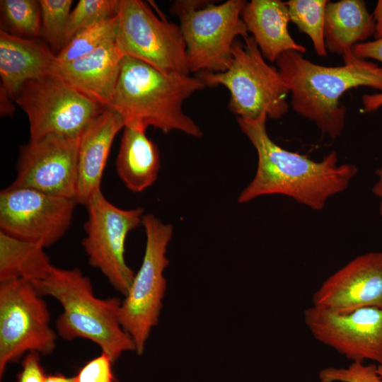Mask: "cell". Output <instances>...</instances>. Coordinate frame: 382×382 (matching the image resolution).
Segmentation results:
<instances>
[{"mask_svg": "<svg viewBox=\"0 0 382 382\" xmlns=\"http://www.w3.org/2000/svg\"><path fill=\"white\" fill-rule=\"evenodd\" d=\"M33 286L41 296H50L61 303L63 311L56 321V330L63 340H89L113 363L122 353L136 352L132 338L120 323L122 300L96 297L91 279L80 269L53 266L49 274Z\"/></svg>", "mask_w": 382, "mask_h": 382, "instance_id": "4", "label": "cell"}, {"mask_svg": "<svg viewBox=\"0 0 382 382\" xmlns=\"http://www.w3.org/2000/svg\"><path fill=\"white\" fill-rule=\"evenodd\" d=\"M146 241L143 260L121 302L120 320L141 355L152 329L157 325L166 289L164 270L168 265V245L173 229L156 216H143Z\"/></svg>", "mask_w": 382, "mask_h": 382, "instance_id": "7", "label": "cell"}, {"mask_svg": "<svg viewBox=\"0 0 382 382\" xmlns=\"http://www.w3.org/2000/svg\"><path fill=\"white\" fill-rule=\"evenodd\" d=\"M244 0H228L219 5L202 1H178L172 7L178 16L190 72H224L233 60V45L248 32L241 18Z\"/></svg>", "mask_w": 382, "mask_h": 382, "instance_id": "6", "label": "cell"}, {"mask_svg": "<svg viewBox=\"0 0 382 382\" xmlns=\"http://www.w3.org/2000/svg\"><path fill=\"white\" fill-rule=\"evenodd\" d=\"M262 112L254 120L237 117L241 131L257 153V166L252 181L238 197L240 204L268 195H283L316 210L324 209L332 196L344 192L357 173L350 163L337 165L332 151L320 161L279 146L269 137Z\"/></svg>", "mask_w": 382, "mask_h": 382, "instance_id": "1", "label": "cell"}, {"mask_svg": "<svg viewBox=\"0 0 382 382\" xmlns=\"http://www.w3.org/2000/svg\"><path fill=\"white\" fill-rule=\"evenodd\" d=\"M57 333L50 326L46 302L33 284L15 279L0 283V378L8 364L30 352L49 355Z\"/></svg>", "mask_w": 382, "mask_h": 382, "instance_id": "10", "label": "cell"}, {"mask_svg": "<svg viewBox=\"0 0 382 382\" xmlns=\"http://www.w3.org/2000/svg\"><path fill=\"white\" fill-rule=\"evenodd\" d=\"M110 357L102 352L97 357L88 361L73 376L74 382H116Z\"/></svg>", "mask_w": 382, "mask_h": 382, "instance_id": "29", "label": "cell"}, {"mask_svg": "<svg viewBox=\"0 0 382 382\" xmlns=\"http://www.w3.org/2000/svg\"><path fill=\"white\" fill-rule=\"evenodd\" d=\"M44 248L0 231V283L23 279L34 284L44 279L53 267Z\"/></svg>", "mask_w": 382, "mask_h": 382, "instance_id": "22", "label": "cell"}, {"mask_svg": "<svg viewBox=\"0 0 382 382\" xmlns=\"http://www.w3.org/2000/svg\"><path fill=\"white\" fill-rule=\"evenodd\" d=\"M118 176L132 192H140L156 180L159 151L146 132L125 127L115 161Z\"/></svg>", "mask_w": 382, "mask_h": 382, "instance_id": "21", "label": "cell"}, {"mask_svg": "<svg viewBox=\"0 0 382 382\" xmlns=\"http://www.w3.org/2000/svg\"><path fill=\"white\" fill-rule=\"evenodd\" d=\"M41 36L57 55L65 46L66 29L71 0H40Z\"/></svg>", "mask_w": 382, "mask_h": 382, "instance_id": "26", "label": "cell"}, {"mask_svg": "<svg viewBox=\"0 0 382 382\" xmlns=\"http://www.w3.org/2000/svg\"><path fill=\"white\" fill-rule=\"evenodd\" d=\"M13 99L28 115L30 141L80 137L106 109L51 74L28 81Z\"/></svg>", "mask_w": 382, "mask_h": 382, "instance_id": "8", "label": "cell"}, {"mask_svg": "<svg viewBox=\"0 0 382 382\" xmlns=\"http://www.w3.org/2000/svg\"><path fill=\"white\" fill-rule=\"evenodd\" d=\"M117 21L116 45L123 57L139 59L166 75H189L180 25L158 18L141 0H119Z\"/></svg>", "mask_w": 382, "mask_h": 382, "instance_id": "9", "label": "cell"}, {"mask_svg": "<svg viewBox=\"0 0 382 382\" xmlns=\"http://www.w3.org/2000/svg\"><path fill=\"white\" fill-rule=\"evenodd\" d=\"M362 104L363 110L366 112L377 110L382 106V93L364 95Z\"/></svg>", "mask_w": 382, "mask_h": 382, "instance_id": "32", "label": "cell"}, {"mask_svg": "<svg viewBox=\"0 0 382 382\" xmlns=\"http://www.w3.org/2000/svg\"><path fill=\"white\" fill-rule=\"evenodd\" d=\"M303 318L316 340L352 362L371 360L382 365V308L335 313L311 306L304 311Z\"/></svg>", "mask_w": 382, "mask_h": 382, "instance_id": "13", "label": "cell"}, {"mask_svg": "<svg viewBox=\"0 0 382 382\" xmlns=\"http://www.w3.org/2000/svg\"><path fill=\"white\" fill-rule=\"evenodd\" d=\"M1 115H11L13 113L14 107L11 102L10 98L4 91L1 90Z\"/></svg>", "mask_w": 382, "mask_h": 382, "instance_id": "35", "label": "cell"}, {"mask_svg": "<svg viewBox=\"0 0 382 382\" xmlns=\"http://www.w3.org/2000/svg\"><path fill=\"white\" fill-rule=\"evenodd\" d=\"M205 87L199 77L166 75L124 57L109 109L120 116L125 127L146 132L151 126L165 134L176 130L201 137V129L183 112L182 105Z\"/></svg>", "mask_w": 382, "mask_h": 382, "instance_id": "3", "label": "cell"}, {"mask_svg": "<svg viewBox=\"0 0 382 382\" xmlns=\"http://www.w3.org/2000/svg\"><path fill=\"white\" fill-rule=\"evenodd\" d=\"M319 382H382L374 364L352 362L347 368L327 367L319 373Z\"/></svg>", "mask_w": 382, "mask_h": 382, "instance_id": "28", "label": "cell"}, {"mask_svg": "<svg viewBox=\"0 0 382 382\" xmlns=\"http://www.w3.org/2000/svg\"><path fill=\"white\" fill-rule=\"evenodd\" d=\"M312 303L335 313L382 308V252L360 255L335 272L313 293Z\"/></svg>", "mask_w": 382, "mask_h": 382, "instance_id": "15", "label": "cell"}, {"mask_svg": "<svg viewBox=\"0 0 382 382\" xmlns=\"http://www.w3.org/2000/svg\"><path fill=\"white\" fill-rule=\"evenodd\" d=\"M377 371H378V374H379V376H381L382 379V365L377 366Z\"/></svg>", "mask_w": 382, "mask_h": 382, "instance_id": "37", "label": "cell"}, {"mask_svg": "<svg viewBox=\"0 0 382 382\" xmlns=\"http://www.w3.org/2000/svg\"><path fill=\"white\" fill-rule=\"evenodd\" d=\"M241 16L262 56L270 62H276L287 51L306 52V47L296 43L289 33L290 18L285 2L252 0L246 2Z\"/></svg>", "mask_w": 382, "mask_h": 382, "instance_id": "19", "label": "cell"}, {"mask_svg": "<svg viewBox=\"0 0 382 382\" xmlns=\"http://www.w3.org/2000/svg\"><path fill=\"white\" fill-rule=\"evenodd\" d=\"M342 57L345 64L340 66L313 63L296 51L285 52L276 60L291 94L292 109L332 139L345 127L347 109L340 99L346 91L366 86L382 93V66L356 57L352 49Z\"/></svg>", "mask_w": 382, "mask_h": 382, "instance_id": "2", "label": "cell"}, {"mask_svg": "<svg viewBox=\"0 0 382 382\" xmlns=\"http://www.w3.org/2000/svg\"><path fill=\"white\" fill-rule=\"evenodd\" d=\"M198 77L206 86L226 87L230 93L228 108L238 117L254 120L265 112L271 119H279L288 112V86L278 69L265 62L253 37L244 42L235 40L227 70L202 71Z\"/></svg>", "mask_w": 382, "mask_h": 382, "instance_id": "5", "label": "cell"}, {"mask_svg": "<svg viewBox=\"0 0 382 382\" xmlns=\"http://www.w3.org/2000/svg\"><path fill=\"white\" fill-rule=\"evenodd\" d=\"M352 51L360 59H373L382 63V37L373 41L359 42L352 47Z\"/></svg>", "mask_w": 382, "mask_h": 382, "instance_id": "31", "label": "cell"}, {"mask_svg": "<svg viewBox=\"0 0 382 382\" xmlns=\"http://www.w3.org/2000/svg\"><path fill=\"white\" fill-rule=\"evenodd\" d=\"M123 57L114 41L69 62L55 61L50 74L102 107L109 108Z\"/></svg>", "mask_w": 382, "mask_h": 382, "instance_id": "16", "label": "cell"}, {"mask_svg": "<svg viewBox=\"0 0 382 382\" xmlns=\"http://www.w3.org/2000/svg\"><path fill=\"white\" fill-rule=\"evenodd\" d=\"M45 382H74V377H67L62 374L47 375Z\"/></svg>", "mask_w": 382, "mask_h": 382, "instance_id": "36", "label": "cell"}, {"mask_svg": "<svg viewBox=\"0 0 382 382\" xmlns=\"http://www.w3.org/2000/svg\"><path fill=\"white\" fill-rule=\"evenodd\" d=\"M76 204L74 199L9 186L0 193V231L43 248L51 246L69 229Z\"/></svg>", "mask_w": 382, "mask_h": 382, "instance_id": "12", "label": "cell"}, {"mask_svg": "<svg viewBox=\"0 0 382 382\" xmlns=\"http://www.w3.org/2000/svg\"><path fill=\"white\" fill-rule=\"evenodd\" d=\"M46 376L40 363V354L30 352L23 357L16 382H45Z\"/></svg>", "mask_w": 382, "mask_h": 382, "instance_id": "30", "label": "cell"}, {"mask_svg": "<svg viewBox=\"0 0 382 382\" xmlns=\"http://www.w3.org/2000/svg\"><path fill=\"white\" fill-rule=\"evenodd\" d=\"M372 15L375 21L374 37L376 39H378L382 37V0L377 1Z\"/></svg>", "mask_w": 382, "mask_h": 382, "instance_id": "33", "label": "cell"}, {"mask_svg": "<svg viewBox=\"0 0 382 382\" xmlns=\"http://www.w3.org/2000/svg\"><path fill=\"white\" fill-rule=\"evenodd\" d=\"M125 128L120 116L106 108L85 129L80 137L78 178L75 200L86 205L100 189L101 180L115 136Z\"/></svg>", "mask_w": 382, "mask_h": 382, "instance_id": "17", "label": "cell"}, {"mask_svg": "<svg viewBox=\"0 0 382 382\" xmlns=\"http://www.w3.org/2000/svg\"><path fill=\"white\" fill-rule=\"evenodd\" d=\"M86 207L88 216L81 243L88 263L125 296L136 274L125 261V241L132 230L142 224L144 209L119 208L106 199L101 190Z\"/></svg>", "mask_w": 382, "mask_h": 382, "instance_id": "11", "label": "cell"}, {"mask_svg": "<svg viewBox=\"0 0 382 382\" xmlns=\"http://www.w3.org/2000/svg\"><path fill=\"white\" fill-rule=\"evenodd\" d=\"M118 7L119 0H80L69 16L66 45L81 30L117 16Z\"/></svg>", "mask_w": 382, "mask_h": 382, "instance_id": "27", "label": "cell"}, {"mask_svg": "<svg viewBox=\"0 0 382 382\" xmlns=\"http://www.w3.org/2000/svg\"><path fill=\"white\" fill-rule=\"evenodd\" d=\"M56 59L49 47L36 40L1 30L0 90L13 99L25 82L50 74Z\"/></svg>", "mask_w": 382, "mask_h": 382, "instance_id": "18", "label": "cell"}, {"mask_svg": "<svg viewBox=\"0 0 382 382\" xmlns=\"http://www.w3.org/2000/svg\"><path fill=\"white\" fill-rule=\"evenodd\" d=\"M1 30L21 37L41 36L40 0H1Z\"/></svg>", "mask_w": 382, "mask_h": 382, "instance_id": "23", "label": "cell"}, {"mask_svg": "<svg viewBox=\"0 0 382 382\" xmlns=\"http://www.w3.org/2000/svg\"><path fill=\"white\" fill-rule=\"evenodd\" d=\"M375 33V21L365 1L342 0L326 6L324 39L327 51L343 55Z\"/></svg>", "mask_w": 382, "mask_h": 382, "instance_id": "20", "label": "cell"}, {"mask_svg": "<svg viewBox=\"0 0 382 382\" xmlns=\"http://www.w3.org/2000/svg\"><path fill=\"white\" fill-rule=\"evenodd\" d=\"M117 16L96 23L78 33L56 55L59 63L84 57L111 42L116 41Z\"/></svg>", "mask_w": 382, "mask_h": 382, "instance_id": "25", "label": "cell"}, {"mask_svg": "<svg viewBox=\"0 0 382 382\" xmlns=\"http://www.w3.org/2000/svg\"><path fill=\"white\" fill-rule=\"evenodd\" d=\"M79 142L80 137L57 136L30 140L21 148L10 186L75 199Z\"/></svg>", "mask_w": 382, "mask_h": 382, "instance_id": "14", "label": "cell"}, {"mask_svg": "<svg viewBox=\"0 0 382 382\" xmlns=\"http://www.w3.org/2000/svg\"><path fill=\"white\" fill-rule=\"evenodd\" d=\"M376 181L373 185L372 192L379 200V213L382 217V166L376 171Z\"/></svg>", "mask_w": 382, "mask_h": 382, "instance_id": "34", "label": "cell"}, {"mask_svg": "<svg viewBox=\"0 0 382 382\" xmlns=\"http://www.w3.org/2000/svg\"><path fill=\"white\" fill-rule=\"evenodd\" d=\"M327 0H290L285 2L290 21L311 40L316 54H328L324 39V26Z\"/></svg>", "mask_w": 382, "mask_h": 382, "instance_id": "24", "label": "cell"}]
</instances>
